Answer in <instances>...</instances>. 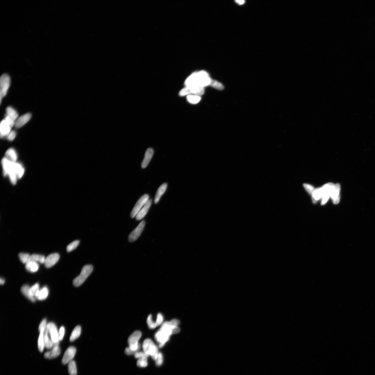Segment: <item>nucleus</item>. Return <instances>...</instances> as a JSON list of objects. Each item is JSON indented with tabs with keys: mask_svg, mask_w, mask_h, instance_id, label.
I'll return each mask as SVG.
<instances>
[{
	"mask_svg": "<svg viewBox=\"0 0 375 375\" xmlns=\"http://www.w3.org/2000/svg\"><path fill=\"white\" fill-rule=\"evenodd\" d=\"M152 200V199H149L145 204L144 205L141 210L139 211L136 216V219L137 220H140L144 218L148 213L149 208L151 205Z\"/></svg>",
	"mask_w": 375,
	"mask_h": 375,
	"instance_id": "obj_17",
	"label": "nucleus"
},
{
	"mask_svg": "<svg viewBox=\"0 0 375 375\" xmlns=\"http://www.w3.org/2000/svg\"><path fill=\"white\" fill-rule=\"evenodd\" d=\"M47 325L46 320V319L43 320L40 324L39 327V330L42 328H44L46 330L47 329Z\"/></svg>",
	"mask_w": 375,
	"mask_h": 375,
	"instance_id": "obj_46",
	"label": "nucleus"
},
{
	"mask_svg": "<svg viewBox=\"0 0 375 375\" xmlns=\"http://www.w3.org/2000/svg\"><path fill=\"white\" fill-rule=\"evenodd\" d=\"M322 187L314 189L312 195L313 203H316L317 201L322 197Z\"/></svg>",
	"mask_w": 375,
	"mask_h": 375,
	"instance_id": "obj_28",
	"label": "nucleus"
},
{
	"mask_svg": "<svg viewBox=\"0 0 375 375\" xmlns=\"http://www.w3.org/2000/svg\"><path fill=\"white\" fill-rule=\"evenodd\" d=\"M30 256L29 254L26 253H21L18 254L21 261L25 264L30 261Z\"/></svg>",
	"mask_w": 375,
	"mask_h": 375,
	"instance_id": "obj_34",
	"label": "nucleus"
},
{
	"mask_svg": "<svg viewBox=\"0 0 375 375\" xmlns=\"http://www.w3.org/2000/svg\"><path fill=\"white\" fill-rule=\"evenodd\" d=\"M212 79L207 72L201 71L194 73L188 78L185 82L186 87L201 86L210 85Z\"/></svg>",
	"mask_w": 375,
	"mask_h": 375,
	"instance_id": "obj_3",
	"label": "nucleus"
},
{
	"mask_svg": "<svg viewBox=\"0 0 375 375\" xmlns=\"http://www.w3.org/2000/svg\"><path fill=\"white\" fill-rule=\"evenodd\" d=\"M60 256L57 253L51 254L46 258L44 263L46 268H49L53 267L58 262Z\"/></svg>",
	"mask_w": 375,
	"mask_h": 375,
	"instance_id": "obj_14",
	"label": "nucleus"
},
{
	"mask_svg": "<svg viewBox=\"0 0 375 375\" xmlns=\"http://www.w3.org/2000/svg\"><path fill=\"white\" fill-rule=\"evenodd\" d=\"M61 352V349L58 346H55L53 347L52 350L46 353L44 356L45 357L48 359H53L58 357Z\"/></svg>",
	"mask_w": 375,
	"mask_h": 375,
	"instance_id": "obj_23",
	"label": "nucleus"
},
{
	"mask_svg": "<svg viewBox=\"0 0 375 375\" xmlns=\"http://www.w3.org/2000/svg\"><path fill=\"white\" fill-rule=\"evenodd\" d=\"M236 2L239 5H243L245 2L244 1H236Z\"/></svg>",
	"mask_w": 375,
	"mask_h": 375,
	"instance_id": "obj_47",
	"label": "nucleus"
},
{
	"mask_svg": "<svg viewBox=\"0 0 375 375\" xmlns=\"http://www.w3.org/2000/svg\"><path fill=\"white\" fill-rule=\"evenodd\" d=\"M2 164L4 175H8L13 184H15L17 179L21 178L24 174V168L20 163L12 162L4 158L2 161Z\"/></svg>",
	"mask_w": 375,
	"mask_h": 375,
	"instance_id": "obj_2",
	"label": "nucleus"
},
{
	"mask_svg": "<svg viewBox=\"0 0 375 375\" xmlns=\"http://www.w3.org/2000/svg\"><path fill=\"white\" fill-rule=\"evenodd\" d=\"M31 118V114L29 113L20 116L16 121L15 124V127L17 128H19L22 127L30 120Z\"/></svg>",
	"mask_w": 375,
	"mask_h": 375,
	"instance_id": "obj_16",
	"label": "nucleus"
},
{
	"mask_svg": "<svg viewBox=\"0 0 375 375\" xmlns=\"http://www.w3.org/2000/svg\"><path fill=\"white\" fill-rule=\"evenodd\" d=\"M164 320V317L163 315L161 313H158L157 316L156 320V323L157 324L158 326L162 324Z\"/></svg>",
	"mask_w": 375,
	"mask_h": 375,
	"instance_id": "obj_42",
	"label": "nucleus"
},
{
	"mask_svg": "<svg viewBox=\"0 0 375 375\" xmlns=\"http://www.w3.org/2000/svg\"><path fill=\"white\" fill-rule=\"evenodd\" d=\"M5 158L12 162H16L18 155L15 149L12 148L8 149L6 152Z\"/></svg>",
	"mask_w": 375,
	"mask_h": 375,
	"instance_id": "obj_25",
	"label": "nucleus"
},
{
	"mask_svg": "<svg viewBox=\"0 0 375 375\" xmlns=\"http://www.w3.org/2000/svg\"><path fill=\"white\" fill-rule=\"evenodd\" d=\"M48 294L49 290L48 288L47 287H44L38 292L35 297V299H37L38 300H45L47 297Z\"/></svg>",
	"mask_w": 375,
	"mask_h": 375,
	"instance_id": "obj_22",
	"label": "nucleus"
},
{
	"mask_svg": "<svg viewBox=\"0 0 375 375\" xmlns=\"http://www.w3.org/2000/svg\"><path fill=\"white\" fill-rule=\"evenodd\" d=\"M340 185L339 184L334 185V187L331 195V198L333 199V203L337 204L340 200Z\"/></svg>",
	"mask_w": 375,
	"mask_h": 375,
	"instance_id": "obj_18",
	"label": "nucleus"
},
{
	"mask_svg": "<svg viewBox=\"0 0 375 375\" xmlns=\"http://www.w3.org/2000/svg\"><path fill=\"white\" fill-rule=\"evenodd\" d=\"M5 282V280L1 277V279H0V284H1V285H3L4 284Z\"/></svg>",
	"mask_w": 375,
	"mask_h": 375,
	"instance_id": "obj_48",
	"label": "nucleus"
},
{
	"mask_svg": "<svg viewBox=\"0 0 375 375\" xmlns=\"http://www.w3.org/2000/svg\"><path fill=\"white\" fill-rule=\"evenodd\" d=\"M156 364L158 366H160L163 362V357L162 353L159 352L157 358L155 360Z\"/></svg>",
	"mask_w": 375,
	"mask_h": 375,
	"instance_id": "obj_40",
	"label": "nucleus"
},
{
	"mask_svg": "<svg viewBox=\"0 0 375 375\" xmlns=\"http://www.w3.org/2000/svg\"><path fill=\"white\" fill-rule=\"evenodd\" d=\"M39 285L38 283H36L33 285L30 288V294L32 296L35 297V295L38 292L39 290Z\"/></svg>",
	"mask_w": 375,
	"mask_h": 375,
	"instance_id": "obj_38",
	"label": "nucleus"
},
{
	"mask_svg": "<svg viewBox=\"0 0 375 375\" xmlns=\"http://www.w3.org/2000/svg\"><path fill=\"white\" fill-rule=\"evenodd\" d=\"M30 287L28 285H24L21 288V291L26 297L32 302H35L36 299L32 296L30 294Z\"/></svg>",
	"mask_w": 375,
	"mask_h": 375,
	"instance_id": "obj_26",
	"label": "nucleus"
},
{
	"mask_svg": "<svg viewBox=\"0 0 375 375\" xmlns=\"http://www.w3.org/2000/svg\"><path fill=\"white\" fill-rule=\"evenodd\" d=\"M47 329L53 343H56L60 341L58 329L55 324L53 322L49 323L47 325Z\"/></svg>",
	"mask_w": 375,
	"mask_h": 375,
	"instance_id": "obj_11",
	"label": "nucleus"
},
{
	"mask_svg": "<svg viewBox=\"0 0 375 375\" xmlns=\"http://www.w3.org/2000/svg\"><path fill=\"white\" fill-rule=\"evenodd\" d=\"M210 85L214 88L219 90H222L224 88V86L221 83L213 80L211 81Z\"/></svg>",
	"mask_w": 375,
	"mask_h": 375,
	"instance_id": "obj_39",
	"label": "nucleus"
},
{
	"mask_svg": "<svg viewBox=\"0 0 375 375\" xmlns=\"http://www.w3.org/2000/svg\"><path fill=\"white\" fill-rule=\"evenodd\" d=\"M180 324V321L177 319H173L163 323L155 335V339L158 343L160 348L164 346L172 334L179 333Z\"/></svg>",
	"mask_w": 375,
	"mask_h": 375,
	"instance_id": "obj_1",
	"label": "nucleus"
},
{
	"mask_svg": "<svg viewBox=\"0 0 375 375\" xmlns=\"http://www.w3.org/2000/svg\"><path fill=\"white\" fill-rule=\"evenodd\" d=\"M334 186V184L332 183H329L324 185L322 187L323 193L322 197V205L325 204L328 201L330 197L331 196Z\"/></svg>",
	"mask_w": 375,
	"mask_h": 375,
	"instance_id": "obj_10",
	"label": "nucleus"
},
{
	"mask_svg": "<svg viewBox=\"0 0 375 375\" xmlns=\"http://www.w3.org/2000/svg\"><path fill=\"white\" fill-rule=\"evenodd\" d=\"M11 83L10 78L7 74H4L1 76L0 79V95L1 101L6 95Z\"/></svg>",
	"mask_w": 375,
	"mask_h": 375,
	"instance_id": "obj_8",
	"label": "nucleus"
},
{
	"mask_svg": "<svg viewBox=\"0 0 375 375\" xmlns=\"http://www.w3.org/2000/svg\"><path fill=\"white\" fill-rule=\"evenodd\" d=\"M134 355V357L138 359L141 358H148L149 357L144 352H137L135 353Z\"/></svg>",
	"mask_w": 375,
	"mask_h": 375,
	"instance_id": "obj_41",
	"label": "nucleus"
},
{
	"mask_svg": "<svg viewBox=\"0 0 375 375\" xmlns=\"http://www.w3.org/2000/svg\"><path fill=\"white\" fill-rule=\"evenodd\" d=\"M44 339L45 347L48 349L53 347V341L49 338L47 329L44 331Z\"/></svg>",
	"mask_w": 375,
	"mask_h": 375,
	"instance_id": "obj_30",
	"label": "nucleus"
},
{
	"mask_svg": "<svg viewBox=\"0 0 375 375\" xmlns=\"http://www.w3.org/2000/svg\"><path fill=\"white\" fill-rule=\"evenodd\" d=\"M204 88L201 86L186 87L181 90L179 92L180 96L189 95L191 94L200 96L204 93Z\"/></svg>",
	"mask_w": 375,
	"mask_h": 375,
	"instance_id": "obj_7",
	"label": "nucleus"
},
{
	"mask_svg": "<svg viewBox=\"0 0 375 375\" xmlns=\"http://www.w3.org/2000/svg\"><path fill=\"white\" fill-rule=\"evenodd\" d=\"M6 112L5 117L8 118L15 122L16 121L18 118V115L15 109L11 107H8L6 108Z\"/></svg>",
	"mask_w": 375,
	"mask_h": 375,
	"instance_id": "obj_20",
	"label": "nucleus"
},
{
	"mask_svg": "<svg viewBox=\"0 0 375 375\" xmlns=\"http://www.w3.org/2000/svg\"><path fill=\"white\" fill-rule=\"evenodd\" d=\"M149 196L148 194H144L140 198L135 204L130 214V217L132 218H134L136 217L138 213L141 210L142 207L145 204L147 201L149 200Z\"/></svg>",
	"mask_w": 375,
	"mask_h": 375,
	"instance_id": "obj_9",
	"label": "nucleus"
},
{
	"mask_svg": "<svg viewBox=\"0 0 375 375\" xmlns=\"http://www.w3.org/2000/svg\"><path fill=\"white\" fill-rule=\"evenodd\" d=\"M12 127L5 119L2 120L0 125V132L1 138L8 136L11 131Z\"/></svg>",
	"mask_w": 375,
	"mask_h": 375,
	"instance_id": "obj_15",
	"label": "nucleus"
},
{
	"mask_svg": "<svg viewBox=\"0 0 375 375\" xmlns=\"http://www.w3.org/2000/svg\"><path fill=\"white\" fill-rule=\"evenodd\" d=\"M93 266L87 265L82 268L81 272L79 276L76 277L73 281V284L75 287H79L84 283L85 280L91 274L93 270Z\"/></svg>",
	"mask_w": 375,
	"mask_h": 375,
	"instance_id": "obj_6",
	"label": "nucleus"
},
{
	"mask_svg": "<svg viewBox=\"0 0 375 375\" xmlns=\"http://www.w3.org/2000/svg\"><path fill=\"white\" fill-rule=\"evenodd\" d=\"M76 353V349L73 346H71L68 348L64 354L62 360V363L63 364L65 365L69 363L72 361L74 358Z\"/></svg>",
	"mask_w": 375,
	"mask_h": 375,
	"instance_id": "obj_13",
	"label": "nucleus"
},
{
	"mask_svg": "<svg viewBox=\"0 0 375 375\" xmlns=\"http://www.w3.org/2000/svg\"><path fill=\"white\" fill-rule=\"evenodd\" d=\"M168 185L167 183H164L159 188L157 191L154 199V203L157 204L159 201L161 197L167 190Z\"/></svg>",
	"mask_w": 375,
	"mask_h": 375,
	"instance_id": "obj_21",
	"label": "nucleus"
},
{
	"mask_svg": "<svg viewBox=\"0 0 375 375\" xmlns=\"http://www.w3.org/2000/svg\"><path fill=\"white\" fill-rule=\"evenodd\" d=\"M68 371L70 375H77V372L76 365L75 362L73 360H72L68 365Z\"/></svg>",
	"mask_w": 375,
	"mask_h": 375,
	"instance_id": "obj_32",
	"label": "nucleus"
},
{
	"mask_svg": "<svg viewBox=\"0 0 375 375\" xmlns=\"http://www.w3.org/2000/svg\"><path fill=\"white\" fill-rule=\"evenodd\" d=\"M45 259V257L44 255L34 254L31 255L30 261L39 262L41 264H44Z\"/></svg>",
	"mask_w": 375,
	"mask_h": 375,
	"instance_id": "obj_31",
	"label": "nucleus"
},
{
	"mask_svg": "<svg viewBox=\"0 0 375 375\" xmlns=\"http://www.w3.org/2000/svg\"><path fill=\"white\" fill-rule=\"evenodd\" d=\"M141 336V331H136L129 336L128 339L129 347L125 349V353L126 354L129 355H132L138 352L140 348L139 341Z\"/></svg>",
	"mask_w": 375,
	"mask_h": 375,
	"instance_id": "obj_4",
	"label": "nucleus"
},
{
	"mask_svg": "<svg viewBox=\"0 0 375 375\" xmlns=\"http://www.w3.org/2000/svg\"><path fill=\"white\" fill-rule=\"evenodd\" d=\"M25 268L28 272L31 273L36 272L39 269V265L38 263L37 262L29 261L26 263Z\"/></svg>",
	"mask_w": 375,
	"mask_h": 375,
	"instance_id": "obj_24",
	"label": "nucleus"
},
{
	"mask_svg": "<svg viewBox=\"0 0 375 375\" xmlns=\"http://www.w3.org/2000/svg\"><path fill=\"white\" fill-rule=\"evenodd\" d=\"M148 358H143L139 359L137 362V365L139 367H145L148 365Z\"/></svg>",
	"mask_w": 375,
	"mask_h": 375,
	"instance_id": "obj_37",
	"label": "nucleus"
},
{
	"mask_svg": "<svg viewBox=\"0 0 375 375\" xmlns=\"http://www.w3.org/2000/svg\"><path fill=\"white\" fill-rule=\"evenodd\" d=\"M143 352L148 356H151L155 360L158 354V348L153 341L150 339H146L142 345Z\"/></svg>",
	"mask_w": 375,
	"mask_h": 375,
	"instance_id": "obj_5",
	"label": "nucleus"
},
{
	"mask_svg": "<svg viewBox=\"0 0 375 375\" xmlns=\"http://www.w3.org/2000/svg\"><path fill=\"white\" fill-rule=\"evenodd\" d=\"M65 327L63 326L61 327L59 333V340L60 341L62 340L64 336H65Z\"/></svg>",
	"mask_w": 375,
	"mask_h": 375,
	"instance_id": "obj_44",
	"label": "nucleus"
},
{
	"mask_svg": "<svg viewBox=\"0 0 375 375\" xmlns=\"http://www.w3.org/2000/svg\"><path fill=\"white\" fill-rule=\"evenodd\" d=\"M45 329L42 328L39 330L40 335L38 340V347L40 352H42L44 350L45 347L44 339V331Z\"/></svg>",
	"mask_w": 375,
	"mask_h": 375,
	"instance_id": "obj_27",
	"label": "nucleus"
},
{
	"mask_svg": "<svg viewBox=\"0 0 375 375\" xmlns=\"http://www.w3.org/2000/svg\"><path fill=\"white\" fill-rule=\"evenodd\" d=\"M16 133L15 131H11L10 132V133H9L8 136H7V138H8V139L9 141H13V140L15 139L16 136Z\"/></svg>",
	"mask_w": 375,
	"mask_h": 375,
	"instance_id": "obj_45",
	"label": "nucleus"
},
{
	"mask_svg": "<svg viewBox=\"0 0 375 375\" xmlns=\"http://www.w3.org/2000/svg\"><path fill=\"white\" fill-rule=\"evenodd\" d=\"M81 327L80 326L76 327L71 334L70 340V341H74L78 338H79L81 333Z\"/></svg>",
	"mask_w": 375,
	"mask_h": 375,
	"instance_id": "obj_29",
	"label": "nucleus"
},
{
	"mask_svg": "<svg viewBox=\"0 0 375 375\" xmlns=\"http://www.w3.org/2000/svg\"><path fill=\"white\" fill-rule=\"evenodd\" d=\"M154 153V151L152 148H150L147 149L144 158L141 163V168H145L148 166L153 157Z\"/></svg>",
	"mask_w": 375,
	"mask_h": 375,
	"instance_id": "obj_19",
	"label": "nucleus"
},
{
	"mask_svg": "<svg viewBox=\"0 0 375 375\" xmlns=\"http://www.w3.org/2000/svg\"><path fill=\"white\" fill-rule=\"evenodd\" d=\"M147 324H148L149 328L150 329H155L158 326L156 322L154 321L152 315L151 314L149 315L147 319Z\"/></svg>",
	"mask_w": 375,
	"mask_h": 375,
	"instance_id": "obj_35",
	"label": "nucleus"
},
{
	"mask_svg": "<svg viewBox=\"0 0 375 375\" xmlns=\"http://www.w3.org/2000/svg\"><path fill=\"white\" fill-rule=\"evenodd\" d=\"M79 244L80 241H79L76 240L72 242V243L68 244L67 248H66L68 252H70L71 251L75 250L79 246Z\"/></svg>",
	"mask_w": 375,
	"mask_h": 375,
	"instance_id": "obj_36",
	"label": "nucleus"
},
{
	"mask_svg": "<svg viewBox=\"0 0 375 375\" xmlns=\"http://www.w3.org/2000/svg\"><path fill=\"white\" fill-rule=\"evenodd\" d=\"M187 99L189 103L192 104H196L200 101L201 97L200 96L196 95H189L187 96Z\"/></svg>",
	"mask_w": 375,
	"mask_h": 375,
	"instance_id": "obj_33",
	"label": "nucleus"
},
{
	"mask_svg": "<svg viewBox=\"0 0 375 375\" xmlns=\"http://www.w3.org/2000/svg\"><path fill=\"white\" fill-rule=\"evenodd\" d=\"M145 225V222L142 221L138 226L129 235L128 240L130 242H134L138 239L143 231Z\"/></svg>",
	"mask_w": 375,
	"mask_h": 375,
	"instance_id": "obj_12",
	"label": "nucleus"
},
{
	"mask_svg": "<svg viewBox=\"0 0 375 375\" xmlns=\"http://www.w3.org/2000/svg\"><path fill=\"white\" fill-rule=\"evenodd\" d=\"M305 189H306L308 193L311 195H312L313 191L314 190V188L311 185L307 184H304Z\"/></svg>",
	"mask_w": 375,
	"mask_h": 375,
	"instance_id": "obj_43",
	"label": "nucleus"
}]
</instances>
